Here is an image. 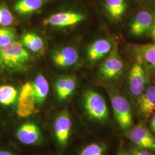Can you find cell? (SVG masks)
I'll return each mask as SVG.
<instances>
[{"instance_id":"obj_1","label":"cell","mask_w":155,"mask_h":155,"mask_svg":"<svg viewBox=\"0 0 155 155\" xmlns=\"http://www.w3.org/2000/svg\"><path fill=\"white\" fill-rule=\"evenodd\" d=\"M30 59L28 51L18 41L0 47V69L2 71L18 72L25 70Z\"/></svg>"},{"instance_id":"obj_2","label":"cell","mask_w":155,"mask_h":155,"mask_svg":"<svg viewBox=\"0 0 155 155\" xmlns=\"http://www.w3.org/2000/svg\"><path fill=\"white\" fill-rule=\"evenodd\" d=\"M84 106L87 115L97 121H105L109 117V111L105 100L98 93L89 90L84 94Z\"/></svg>"},{"instance_id":"obj_3","label":"cell","mask_w":155,"mask_h":155,"mask_svg":"<svg viewBox=\"0 0 155 155\" xmlns=\"http://www.w3.org/2000/svg\"><path fill=\"white\" fill-rule=\"evenodd\" d=\"M111 103L117 122L122 130L131 127L133 122L131 107L127 100L120 94L111 95Z\"/></svg>"},{"instance_id":"obj_4","label":"cell","mask_w":155,"mask_h":155,"mask_svg":"<svg viewBox=\"0 0 155 155\" xmlns=\"http://www.w3.org/2000/svg\"><path fill=\"white\" fill-rule=\"evenodd\" d=\"M124 67V63L118 52L117 45H115L101 64L99 73L101 77L104 79H114L122 74Z\"/></svg>"},{"instance_id":"obj_5","label":"cell","mask_w":155,"mask_h":155,"mask_svg":"<svg viewBox=\"0 0 155 155\" xmlns=\"http://www.w3.org/2000/svg\"><path fill=\"white\" fill-rule=\"evenodd\" d=\"M37 104L33 84L27 82L22 85L18 98L16 113L21 118H26L32 115L36 111Z\"/></svg>"},{"instance_id":"obj_6","label":"cell","mask_w":155,"mask_h":155,"mask_svg":"<svg viewBox=\"0 0 155 155\" xmlns=\"http://www.w3.org/2000/svg\"><path fill=\"white\" fill-rule=\"evenodd\" d=\"M84 18L83 13L78 12H61L48 17L44 21V24L56 28H66L76 25Z\"/></svg>"},{"instance_id":"obj_7","label":"cell","mask_w":155,"mask_h":155,"mask_svg":"<svg viewBox=\"0 0 155 155\" xmlns=\"http://www.w3.org/2000/svg\"><path fill=\"white\" fill-rule=\"evenodd\" d=\"M72 123L71 117L67 111H63L56 117L54 131L58 143L61 146H66L70 137Z\"/></svg>"},{"instance_id":"obj_8","label":"cell","mask_w":155,"mask_h":155,"mask_svg":"<svg viewBox=\"0 0 155 155\" xmlns=\"http://www.w3.org/2000/svg\"><path fill=\"white\" fill-rule=\"evenodd\" d=\"M17 139L22 144L32 145L38 144L42 139L39 127L32 122H24L17 129Z\"/></svg>"},{"instance_id":"obj_9","label":"cell","mask_w":155,"mask_h":155,"mask_svg":"<svg viewBox=\"0 0 155 155\" xmlns=\"http://www.w3.org/2000/svg\"><path fill=\"white\" fill-rule=\"evenodd\" d=\"M128 138L140 148L155 149V137L150 131L142 125L136 126L128 133Z\"/></svg>"},{"instance_id":"obj_10","label":"cell","mask_w":155,"mask_h":155,"mask_svg":"<svg viewBox=\"0 0 155 155\" xmlns=\"http://www.w3.org/2000/svg\"><path fill=\"white\" fill-rule=\"evenodd\" d=\"M146 75L142 64L136 62L133 64L129 73V89L132 94L140 96L144 92Z\"/></svg>"},{"instance_id":"obj_11","label":"cell","mask_w":155,"mask_h":155,"mask_svg":"<svg viewBox=\"0 0 155 155\" xmlns=\"http://www.w3.org/2000/svg\"><path fill=\"white\" fill-rule=\"evenodd\" d=\"M51 58L56 66L67 68L75 65L79 59L77 50L74 47L67 46L55 50L52 54Z\"/></svg>"},{"instance_id":"obj_12","label":"cell","mask_w":155,"mask_h":155,"mask_svg":"<svg viewBox=\"0 0 155 155\" xmlns=\"http://www.w3.org/2000/svg\"><path fill=\"white\" fill-rule=\"evenodd\" d=\"M154 18L153 15L148 11L139 12L130 24V33L136 36H141L149 32L152 27Z\"/></svg>"},{"instance_id":"obj_13","label":"cell","mask_w":155,"mask_h":155,"mask_svg":"<svg viewBox=\"0 0 155 155\" xmlns=\"http://www.w3.org/2000/svg\"><path fill=\"white\" fill-rule=\"evenodd\" d=\"M113 48L110 41L106 39L97 40L89 45L87 55L91 62L98 61L108 55Z\"/></svg>"},{"instance_id":"obj_14","label":"cell","mask_w":155,"mask_h":155,"mask_svg":"<svg viewBox=\"0 0 155 155\" xmlns=\"http://www.w3.org/2000/svg\"><path fill=\"white\" fill-rule=\"evenodd\" d=\"M139 110L145 118L155 112V86H150L139 96L137 100Z\"/></svg>"},{"instance_id":"obj_15","label":"cell","mask_w":155,"mask_h":155,"mask_svg":"<svg viewBox=\"0 0 155 155\" xmlns=\"http://www.w3.org/2000/svg\"><path fill=\"white\" fill-rule=\"evenodd\" d=\"M77 87V81L74 77L59 78L55 84L56 94L59 101H64L70 97Z\"/></svg>"},{"instance_id":"obj_16","label":"cell","mask_w":155,"mask_h":155,"mask_svg":"<svg viewBox=\"0 0 155 155\" xmlns=\"http://www.w3.org/2000/svg\"><path fill=\"white\" fill-rule=\"evenodd\" d=\"M48 0H18L14 9L20 15H27L38 11Z\"/></svg>"},{"instance_id":"obj_17","label":"cell","mask_w":155,"mask_h":155,"mask_svg":"<svg viewBox=\"0 0 155 155\" xmlns=\"http://www.w3.org/2000/svg\"><path fill=\"white\" fill-rule=\"evenodd\" d=\"M33 89L36 98L37 104H42L49 94V84L43 75L39 74L33 81Z\"/></svg>"},{"instance_id":"obj_18","label":"cell","mask_w":155,"mask_h":155,"mask_svg":"<svg viewBox=\"0 0 155 155\" xmlns=\"http://www.w3.org/2000/svg\"><path fill=\"white\" fill-rule=\"evenodd\" d=\"M20 42L27 50L33 52H39L44 48L45 46L43 39L36 33L32 32L24 33Z\"/></svg>"},{"instance_id":"obj_19","label":"cell","mask_w":155,"mask_h":155,"mask_svg":"<svg viewBox=\"0 0 155 155\" xmlns=\"http://www.w3.org/2000/svg\"><path fill=\"white\" fill-rule=\"evenodd\" d=\"M106 11L111 18L114 20H120L127 10L125 0H105Z\"/></svg>"},{"instance_id":"obj_20","label":"cell","mask_w":155,"mask_h":155,"mask_svg":"<svg viewBox=\"0 0 155 155\" xmlns=\"http://www.w3.org/2000/svg\"><path fill=\"white\" fill-rule=\"evenodd\" d=\"M18 97L17 89L11 85L5 84L0 86V104L11 106L16 101Z\"/></svg>"},{"instance_id":"obj_21","label":"cell","mask_w":155,"mask_h":155,"mask_svg":"<svg viewBox=\"0 0 155 155\" xmlns=\"http://www.w3.org/2000/svg\"><path fill=\"white\" fill-rule=\"evenodd\" d=\"M140 55L151 66L155 67V46L154 45H146L139 48Z\"/></svg>"},{"instance_id":"obj_22","label":"cell","mask_w":155,"mask_h":155,"mask_svg":"<svg viewBox=\"0 0 155 155\" xmlns=\"http://www.w3.org/2000/svg\"><path fill=\"white\" fill-rule=\"evenodd\" d=\"M15 29L9 27H0V47L9 45L16 40Z\"/></svg>"},{"instance_id":"obj_23","label":"cell","mask_w":155,"mask_h":155,"mask_svg":"<svg viewBox=\"0 0 155 155\" xmlns=\"http://www.w3.org/2000/svg\"><path fill=\"white\" fill-rule=\"evenodd\" d=\"M106 146L104 143H92L86 146L79 155H104Z\"/></svg>"},{"instance_id":"obj_24","label":"cell","mask_w":155,"mask_h":155,"mask_svg":"<svg viewBox=\"0 0 155 155\" xmlns=\"http://www.w3.org/2000/svg\"><path fill=\"white\" fill-rule=\"evenodd\" d=\"M15 21L14 16L6 6L0 4V27H6Z\"/></svg>"},{"instance_id":"obj_25","label":"cell","mask_w":155,"mask_h":155,"mask_svg":"<svg viewBox=\"0 0 155 155\" xmlns=\"http://www.w3.org/2000/svg\"><path fill=\"white\" fill-rule=\"evenodd\" d=\"M150 32V36L152 39L155 42V18H154V21Z\"/></svg>"},{"instance_id":"obj_26","label":"cell","mask_w":155,"mask_h":155,"mask_svg":"<svg viewBox=\"0 0 155 155\" xmlns=\"http://www.w3.org/2000/svg\"><path fill=\"white\" fill-rule=\"evenodd\" d=\"M150 127L152 130L155 133V114L153 116L150 121Z\"/></svg>"},{"instance_id":"obj_27","label":"cell","mask_w":155,"mask_h":155,"mask_svg":"<svg viewBox=\"0 0 155 155\" xmlns=\"http://www.w3.org/2000/svg\"><path fill=\"white\" fill-rule=\"evenodd\" d=\"M0 155H15L9 151L5 150H0Z\"/></svg>"},{"instance_id":"obj_28","label":"cell","mask_w":155,"mask_h":155,"mask_svg":"<svg viewBox=\"0 0 155 155\" xmlns=\"http://www.w3.org/2000/svg\"><path fill=\"white\" fill-rule=\"evenodd\" d=\"M117 155H128L127 152L124 149H120L118 151Z\"/></svg>"}]
</instances>
